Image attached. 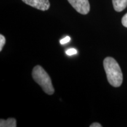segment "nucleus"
I'll use <instances>...</instances> for the list:
<instances>
[{"label": "nucleus", "mask_w": 127, "mask_h": 127, "mask_svg": "<svg viewBox=\"0 0 127 127\" xmlns=\"http://www.w3.org/2000/svg\"><path fill=\"white\" fill-rule=\"evenodd\" d=\"M103 64L109 83L114 87H120L123 83V75L118 63L112 57H107Z\"/></svg>", "instance_id": "1"}, {"label": "nucleus", "mask_w": 127, "mask_h": 127, "mask_svg": "<svg viewBox=\"0 0 127 127\" xmlns=\"http://www.w3.org/2000/svg\"><path fill=\"white\" fill-rule=\"evenodd\" d=\"M32 76L35 81L40 85L46 94L52 95L54 93V88L51 78L42 66L40 65L35 66L32 72Z\"/></svg>", "instance_id": "2"}, {"label": "nucleus", "mask_w": 127, "mask_h": 127, "mask_svg": "<svg viewBox=\"0 0 127 127\" xmlns=\"http://www.w3.org/2000/svg\"><path fill=\"white\" fill-rule=\"evenodd\" d=\"M72 7L79 13L86 15L90 12V5L88 0H68Z\"/></svg>", "instance_id": "3"}, {"label": "nucleus", "mask_w": 127, "mask_h": 127, "mask_svg": "<svg viewBox=\"0 0 127 127\" xmlns=\"http://www.w3.org/2000/svg\"><path fill=\"white\" fill-rule=\"evenodd\" d=\"M24 2L32 7L41 11H47L50 8V3L48 0H22Z\"/></svg>", "instance_id": "4"}, {"label": "nucleus", "mask_w": 127, "mask_h": 127, "mask_svg": "<svg viewBox=\"0 0 127 127\" xmlns=\"http://www.w3.org/2000/svg\"><path fill=\"white\" fill-rule=\"evenodd\" d=\"M112 4L116 11H123L127 7V0H112Z\"/></svg>", "instance_id": "5"}, {"label": "nucleus", "mask_w": 127, "mask_h": 127, "mask_svg": "<svg viewBox=\"0 0 127 127\" xmlns=\"http://www.w3.org/2000/svg\"><path fill=\"white\" fill-rule=\"evenodd\" d=\"M0 127H16L17 121L14 118H9L7 120L1 119L0 121Z\"/></svg>", "instance_id": "6"}, {"label": "nucleus", "mask_w": 127, "mask_h": 127, "mask_svg": "<svg viewBox=\"0 0 127 127\" xmlns=\"http://www.w3.org/2000/svg\"><path fill=\"white\" fill-rule=\"evenodd\" d=\"M5 38L4 37V35H2V34L0 35V51H1L2 50L3 47L5 44Z\"/></svg>", "instance_id": "7"}, {"label": "nucleus", "mask_w": 127, "mask_h": 127, "mask_svg": "<svg viewBox=\"0 0 127 127\" xmlns=\"http://www.w3.org/2000/svg\"><path fill=\"white\" fill-rule=\"evenodd\" d=\"M65 53L66 54L68 55H75L77 54V51L74 48H70V49H68L67 50H66Z\"/></svg>", "instance_id": "8"}, {"label": "nucleus", "mask_w": 127, "mask_h": 127, "mask_svg": "<svg viewBox=\"0 0 127 127\" xmlns=\"http://www.w3.org/2000/svg\"><path fill=\"white\" fill-rule=\"evenodd\" d=\"M70 40H71L70 37L68 36H66L65 38H64L60 40V44H61V45H64V44L69 42V41H70Z\"/></svg>", "instance_id": "9"}, {"label": "nucleus", "mask_w": 127, "mask_h": 127, "mask_svg": "<svg viewBox=\"0 0 127 127\" xmlns=\"http://www.w3.org/2000/svg\"><path fill=\"white\" fill-rule=\"evenodd\" d=\"M122 24L125 27L127 28V13L125 14L123 18H122Z\"/></svg>", "instance_id": "10"}, {"label": "nucleus", "mask_w": 127, "mask_h": 127, "mask_svg": "<svg viewBox=\"0 0 127 127\" xmlns=\"http://www.w3.org/2000/svg\"><path fill=\"white\" fill-rule=\"evenodd\" d=\"M90 127H102V125L98 123H94L92 124Z\"/></svg>", "instance_id": "11"}]
</instances>
